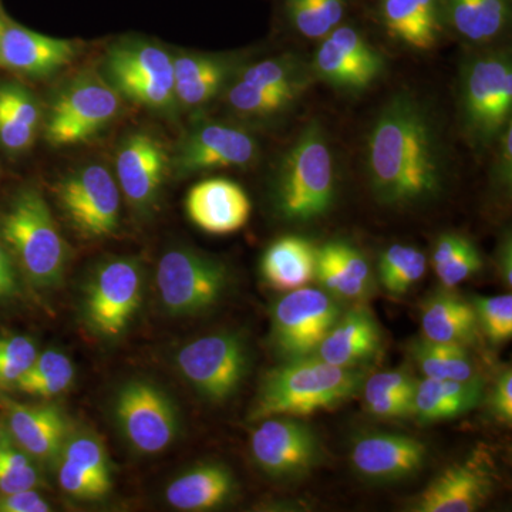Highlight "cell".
Instances as JSON below:
<instances>
[{
	"label": "cell",
	"instance_id": "1",
	"mask_svg": "<svg viewBox=\"0 0 512 512\" xmlns=\"http://www.w3.org/2000/svg\"><path fill=\"white\" fill-rule=\"evenodd\" d=\"M366 173L380 204L412 207L436 200L446 184V153L427 107L399 93L377 114L366 143Z\"/></svg>",
	"mask_w": 512,
	"mask_h": 512
},
{
	"label": "cell",
	"instance_id": "2",
	"mask_svg": "<svg viewBox=\"0 0 512 512\" xmlns=\"http://www.w3.org/2000/svg\"><path fill=\"white\" fill-rule=\"evenodd\" d=\"M366 373L359 367H340L316 356L286 360L265 376L251 420L302 417L335 409L362 392Z\"/></svg>",
	"mask_w": 512,
	"mask_h": 512
},
{
	"label": "cell",
	"instance_id": "3",
	"mask_svg": "<svg viewBox=\"0 0 512 512\" xmlns=\"http://www.w3.org/2000/svg\"><path fill=\"white\" fill-rule=\"evenodd\" d=\"M335 156L318 120L308 124L286 151L272 185L276 214L288 224H309L325 217L336 201Z\"/></svg>",
	"mask_w": 512,
	"mask_h": 512
},
{
	"label": "cell",
	"instance_id": "4",
	"mask_svg": "<svg viewBox=\"0 0 512 512\" xmlns=\"http://www.w3.org/2000/svg\"><path fill=\"white\" fill-rule=\"evenodd\" d=\"M2 237L33 285L50 288L62 281L66 244L39 191L29 188L16 195L3 215Z\"/></svg>",
	"mask_w": 512,
	"mask_h": 512
},
{
	"label": "cell",
	"instance_id": "5",
	"mask_svg": "<svg viewBox=\"0 0 512 512\" xmlns=\"http://www.w3.org/2000/svg\"><path fill=\"white\" fill-rule=\"evenodd\" d=\"M512 63L505 52L485 53L464 66L460 86L461 123L474 147L498 140L510 124Z\"/></svg>",
	"mask_w": 512,
	"mask_h": 512
},
{
	"label": "cell",
	"instance_id": "6",
	"mask_svg": "<svg viewBox=\"0 0 512 512\" xmlns=\"http://www.w3.org/2000/svg\"><path fill=\"white\" fill-rule=\"evenodd\" d=\"M121 96L106 80L82 73L60 90L47 113L45 138L56 147L84 143L116 119Z\"/></svg>",
	"mask_w": 512,
	"mask_h": 512
},
{
	"label": "cell",
	"instance_id": "7",
	"mask_svg": "<svg viewBox=\"0 0 512 512\" xmlns=\"http://www.w3.org/2000/svg\"><path fill=\"white\" fill-rule=\"evenodd\" d=\"M311 83L299 57L286 55L245 67L227 89L229 109L247 119L269 120L295 106Z\"/></svg>",
	"mask_w": 512,
	"mask_h": 512
},
{
	"label": "cell",
	"instance_id": "8",
	"mask_svg": "<svg viewBox=\"0 0 512 512\" xmlns=\"http://www.w3.org/2000/svg\"><path fill=\"white\" fill-rule=\"evenodd\" d=\"M156 281L165 311L173 316H194L221 301L231 276L227 265L212 256L174 248L158 261Z\"/></svg>",
	"mask_w": 512,
	"mask_h": 512
},
{
	"label": "cell",
	"instance_id": "9",
	"mask_svg": "<svg viewBox=\"0 0 512 512\" xmlns=\"http://www.w3.org/2000/svg\"><path fill=\"white\" fill-rule=\"evenodd\" d=\"M109 82L120 96L150 110H173V57L163 47L147 42H126L111 47L106 57Z\"/></svg>",
	"mask_w": 512,
	"mask_h": 512
},
{
	"label": "cell",
	"instance_id": "10",
	"mask_svg": "<svg viewBox=\"0 0 512 512\" xmlns=\"http://www.w3.org/2000/svg\"><path fill=\"white\" fill-rule=\"evenodd\" d=\"M177 366L201 396L222 402L244 382L249 370V349L235 333H211L185 345L178 352Z\"/></svg>",
	"mask_w": 512,
	"mask_h": 512
},
{
	"label": "cell",
	"instance_id": "11",
	"mask_svg": "<svg viewBox=\"0 0 512 512\" xmlns=\"http://www.w3.org/2000/svg\"><path fill=\"white\" fill-rule=\"evenodd\" d=\"M342 305L322 288L286 292L272 311V342L286 360L311 356L335 325Z\"/></svg>",
	"mask_w": 512,
	"mask_h": 512
},
{
	"label": "cell",
	"instance_id": "12",
	"mask_svg": "<svg viewBox=\"0 0 512 512\" xmlns=\"http://www.w3.org/2000/svg\"><path fill=\"white\" fill-rule=\"evenodd\" d=\"M114 416L124 439L141 454L167 450L180 434V416L174 403L146 380L124 384L114 402Z\"/></svg>",
	"mask_w": 512,
	"mask_h": 512
},
{
	"label": "cell",
	"instance_id": "13",
	"mask_svg": "<svg viewBox=\"0 0 512 512\" xmlns=\"http://www.w3.org/2000/svg\"><path fill=\"white\" fill-rule=\"evenodd\" d=\"M143 284V271L134 259H113L100 265L84 298L90 328L103 338H119L140 308Z\"/></svg>",
	"mask_w": 512,
	"mask_h": 512
},
{
	"label": "cell",
	"instance_id": "14",
	"mask_svg": "<svg viewBox=\"0 0 512 512\" xmlns=\"http://www.w3.org/2000/svg\"><path fill=\"white\" fill-rule=\"evenodd\" d=\"M57 200L83 237H109L119 228L121 191L103 165L87 164L63 178Z\"/></svg>",
	"mask_w": 512,
	"mask_h": 512
},
{
	"label": "cell",
	"instance_id": "15",
	"mask_svg": "<svg viewBox=\"0 0 512 512\" xmlns=\"http://www.w3.org/2000/svg\"><path fill=\"white\" fill-rule=\"evenodd\" d=\"M256 466L275 480H298L318 466L322 458L319 437L298 417L262 420L251 436Z\"/></svg>",
	"mask_w": 512,
	"mask_h": 512
},
{
	"label": "cell",
	"instance_id": "16",
	"mask_svg": "<svg viewBox=\"0 0 512 512\" xmlns=\"http://www.w3.org/2000/svg\"><path fill=\"white\" fill-rule=\"evenodd\" d=\"M258 157V140L245 128L205 121L185 134L171 165L175 173L185 177L221 168H247Z\"/></svg>",
	"mask_w": 512,
	"mask_h": 512
},
{
	"label": "cell",
	"instance_id": "17",
	"mask_svg": "<svg viewBox=\"0 0 512 512\" xmlns=\"http://www.w3.org/2000/svg\"><path fill=\"white\" fill-rule=\"evenodd\" d=\"M383 56L352 26H338L323 37L313 73L336 89L360 92L382 76Z\"/></svg>",
	"mask_w": 512,
	"mask_h": 512
},
{
	"label": "cell",
	"instance_id": "18",
	"mask_svg": "<svg viewBox=\"0 0 512 512\" xmlns=\"http://www.w3.org/2000/svg\"><path fill=\"white\" fill-rule=\"evenodd\" d=\"M429 450L407 434L370 433L355 440L350 461L360 477L373 483H396L416 476Z\"/></svg>",
	"mask_w": 512,
	"mask_h": 512
},
{
	"label": "cell",
	"instance_id": "19",
	"mask_svg": "<svg viewBox=\"0 0 512 512\" xmlns=\"http://www.w3.org/2000/svg\"><path fill=\"white\" fill-rule=\"evenodd\" d=\"M171 158L158 138L148 133H134L121 143L116 157L120 191L138 210L157 200Z\"/></svg>",
	"mask_w": 512,
	"mask_h": 512
},
{
	"label": "cell",
	"instance_id": "20",
	"mask_svg": "<svg viewBox=\"0 0 512 512\" xmlns=\"http://www.w3.org/2000/svg\"><path fill=\"white\" fill-rule=\"evenodd\" d=\"M494 478L483 463L451 464L430 481L416 498L414 512H473L493 494Z\"/></svg>",
	"mask_w": 512,
	"mask_h": 512
},
{
	"label": "cell",
	"instance_id": "21",
	"mask_svg": "<svg viewBox=\"0 0 512 512\" xmlns=\"http://www.w3.org/2000/svg\"><path fill=\"white\" fill-rule=\"evenodd\" d=\"M185 211L192 224L212 235L234 234L251 217L247 191L228 178H208L195 184L185 198Z\"/></svg>",
	"mask_w": 512,
	"mask_h": 512
},
{
	"label": "cell",
	"instance_id": "22",
	"mask_svg": "<svg viewBox=\"0 0 512 512\" xmlns=\"http://www.w3.org/2000/svg\"><path fill=\"white\" fill-rule=\"evenodd\" d=\"M382 350V332L373 313L353 306L340 313L313 356L340 367H360L375 360Z\"/></svg>",
	"mask_w": 512,
	"mask_h": 512
},
{
	"label": "cell",
	"instance_id": "23",
	"mask_svg": "<svg viewBox=\"0 0 512 512\" xmlns=\"http://www.w3.org/2000/svg\"><path fill=\"white\" fill-rule=\"evenodd\" d=\"M76 50L70 40L10 25L0 37V64L26 76L46 77L72 62Z\"/></svg>",
	"mask_w": 512,
	"mask_h": 512
},
{
	"label": "cell",
	"instance_id": "24",
	"mask_svg": "<svg viewBox=\"0 0 512 512\" xmlns=\"http://www.w3.org/2000/svg\"><path fill=\"white\" fill-rule=\"evenodd\" d=\"M380 19L393 40L429 52L443 35L444 0H380Z\"/></svg>",
	"mask_w": 512,
	"mask_h": 512
},
{
	"label": "cell",
	"instance_id": "25",
	"mask_svg": "<svg viewBox=\"0 0 512 512\" xmlns=\"http://www.w3.org/2000/svg\"><path fill=\"white\" fill-rule=\"evenodd\" d=\"M315 279L339 301H362L373 285L365 255L345 241H330L316 248Z\"/></svg>",
	"mask_w": 512,
	"mask_h": 512
},
{
	"label": "cell",
	"instance_id": "26",
	"mask_svg": "<svg viewBox=\"0 0 512 512\" xmlns=\"http://www.w3.org/2000/svg\"><path fill=\"white\" fill-rule=\"evenodd\" d=\"M420 322L423 338L430 342L467 348L480 338L473 303L461 298L453 289L443 288L423 301Z\"/></svg>",
	"mask_w": 512,
	"mask_h": 512
},
{
	"label": "cell",
	"instance_id": "27",
	"mask_svg": "<svg viewBox=\"0 0 512 512\" xmlns=\"http://www.w3.org/2000/svg\"><path fill=\"white\" fill-rule=\"evenodd\" d=\"M10 433L30 457L53 460L66 444V419L59 409L50 406H23L8 402Z\"/></svg>",
	"mask_w": 512,
	"mask_h": 512
},
{
	"label": "cell",
	"instance_id": "28",
	"mask_svg": "<svg viewBox=\"0 0 512 512\" xmlns=\"http://www.w3.org/2000/svg\"><path fill=\"white\" fill-rule=\"evenodd\" d=\"M237 491L234 474L220 463H204L185 471L165 490L168 504L180 511H211L222 507Z\"/></svg>",
	"mask_w": 512,
	"mask_h": 512
},
{
	"label": "cell",
	"instance_id": "29",
	"mask_svg": "<svg viewBox=\"0 0 512 512\" xmlns=\"http://www.w3.org/2000/svg\"><path fill=\"white\" fill-rule=\"evenodd\" d=\"M484 396V380L480 377L466 382L424 377L417 382L413 416L421 424L456 419L476 409Z\"/></svg>",
	"mask_w": 512,
	"mask_h": 512
},
{
	"label": "cell",
	"instance_id": "30",
	"mask_svg": "<svg viewBox=\"0 0 512 512\" xmlns=\"http://www.w3.org/2000/svg\"><path fill=\"white\" fill-rule=\"evenodd\" d=\"M316 272V247L306 238L286 235L272 242L261 259L266 284L291 292L311 284Z\"/></svg>",
	"mask_w": 512,
	"mask_h": 512
},
{
	"label": "cell",
	"instance_id": "31",
	"mask_svg": "<svg viewBox=\"0 0 512 512\" xmlns=\"http://www.w3.org/2000/svg\"><path fill=\"white\" fill-rule=\"evenodd\" d=\"M173 64L175 99L185 109H200L214 100L232 70L227 59L190 53L173 57Z\"/></svg>",
	"mask_w": 512,
	"mask_h": 512
},
{
	"label": "cell",
	"instance_id": "32",
	"mask_svg": "<svg viewBox=\"0 0 512 512\" xmlns=\"http://www.w3.org/2000/svg\"><path fill=\"white\" fill-rule=\"evenodd\" d=\"M444 15L458 35L471 43H487L504 32L508 0H444Z\"/></svg>",
	"mask_w": 512,
	"mask_h": 512
},
{
	"label": "cell",
	"instance_id": "33",
	"mask_svg": "<svg viewBox=\"0 0 512 512\" xmlns=\"http://www.w3.org/2000/svg\"><path fill=\"white\" fill-rule=\"evenodd\" d=\"M417 382L403 370H389L366 377L362 392L367 412L380 420L413 416Z\"/></svg>",
	"mask_w": 512,
	"mask_h": 512
},
{
	"label": "cell",
	"instance_id": "34",
	"mask_svg": "<svg viewBox=\"0 0 512 512\" xmlns=\"http://www.w3.org/2000/svg\"><path fill=\"white\" fill-rule=\"evenodd\" d=\"M412 356L424 377L466 382L480 377L467 348L447 343H434L421 338L412 346Z\"/></svg>",
	"mask_w": 512,
	"mask_h": 512
},
{
	"label": "cell",
	"instance_id": "35",
	"mask_svg": "<svg viewBox=\"0 0 512 512\" xmlns=\"http://www.w3.org/2000/svg\"><path fill=\"white\" fill-rule=\"evenodd\" d=\"M426 271V255L412 245L394 244L380 256V284L392 296H402L409 292Z\"/></svg>",
	"mask_w": 512,
	"mask_h": 512
},
{
	"label": "cell",
	"instance_id": "36",
	"mask_svg": "<svg viewBox=\"0 0 512 512\" xmlns=\"http://www.w3.org/2000/svg\"><path fill=\"white\" fill-rule=\"evenodd\" d=\"M73 380L72 360L62 352L47 350L36 357L35 363L19 380L16 387L29 396L49 399L66 392L72 386Z\"/></svg>",
	"mask_w": 512,
	"mask_h": 512
},
{
	"label": "cell",
	"instance_id": "37",
	"mask_svg": "<svg viewBox=\"0 0 512 512\" xmlns=\"http://www.w3.org/2000/svg\"><path fill=\"white\" fill-rule=\"evenodd\" d=\"M293 28L308 39H323L345 18L346 0H288Z\"/></svg>",
	"mask_w": 512,
	"mask_h": 512
},
{
	"label": "cell",
	"instance_id": "38",
	"mask_svg": "<svg viewBox=\"0 0 512 512\" xmlns=\"http://www.w3.org/2000/svg\"><path fill=\"white\" fill-rule=\"evenodd\" d=\"M476 311L480 335L493 346L504 345L512 336V296H474L471 299Z\"/></svg>",
	"mask_w": 512,
	"mask_h": 512
},
{
	"label": "cell",
	"instance_id": "39",
	"mask_svg": "<svg viewBox=\"0 0 512 512\" xmlns=\"http://www.w3.org/2000/svg\"><path fill=\"white\" fill-rule=\"evenodd\" d=\"M37 483L39 474L30 463L29 454L0 439V494L35 490Z\"/></svg>",
	"mask_w": 512,
	"mask_h": 512
},
{
	"label": "cell",
	"instance_id": "40",
	"mask_svg": "<svg viewBox=\"0 0 512 512\" xmlns=\"http://www.w3.org/2000/svg\"><path fill=\"white\" fill-rule=\"evenodd\" d=\"M39 356L35 342L28 336L0 339V389L16 386Z\"/></svg>",
	"mask_w": 512,
	"mask_h": 512
},
{
	"label": "cell",
	"instance_id": "41",
	"mask_svg": "<svg viewBox=\"0 0 512 512\" xmlns=\"http://www.w3.org/2000/svg\"><path fill=\"white\" fill-rule=\"evenodd\" d=\"M62 460L69 461L84 473L96 478L100 483L111 487L109 460L103 444L94 437L79 436L66 441L63 447Z\"/></svg>",
	"mask_w": 512,
	"mask_h": 512
},
{
	"label": "cell",
	"instance_id": "42",
	"mask_svg": "<svg viewBox=\"0 0 512 512\" xmlns=\"http://www.w3.org/2000/svg\"><path fill=\"white\" fill-rule=\"evenodd\" d=\"M483 269V258L476 245L468 238L453 255L437 268L436 275L444 289H454Z\"/></svg>",
	"mask_w": 512,
	"mask_h": 512
},
{
	"label": "cell",
	"instance_id": "43",
	"mask_svg": "<svg viewBox=\"0 0 512 512\" xmlns=\"http://www.w3.org/2000/svg\"><path fill=\"white\" fill-rule=\"evenodd\" d=\"M0 107L32 130L39 128L42 121L39 104L32 93L18 84H0Z\"/></svg>",
	"mask_w": 512,
	"mask_h": 512
},
{
	"label": "cell",
	"instance_id": "44",
	"mask_svg": "<svg viewBox=\"0 0 512 512\" xmlns=\"http://www.w3.org/2000/svg\"><path fill=\"white\" fill-rule=\"evenodd\" d=\"M59 483L67 494L82 500H99L109 494L111 488L66 460L60 463Z\"/></svg>",
	"mask_w": 512,
	"mask_h": 512
},
{
	"label": "cell",
	"instance_id": "45",
	"mask_svg": "<svg viewBox=\"0 0 512 512\" xmlns=\"http://www.w3.org/2000/svg\"><path fill=\"white\" fill-rule=\"evenodd\" d=\"M35 134V130L0 107V144L6 150L13 151V153L28 150L35 141Z\"/></svg>",
	"mask_w": 512,
	"mask_h": 512
},
{
	"label": "cell",
	"instance_id": "46",
	"mask_svg": "<svg viewBox=\"0 0 512 512\" xmlns=\"http://www.w3.org/2000/svg\"><path fill=\"white\" fill-rule=\"evenodd\" d=\"M490 409L493 416L501 423L511 424L512 421V372L510 367L500 376L490 396Z\"/></svg>",
	"mask_w": 512,
	"mask_h": 512
},
{
	"label": "cell",
	"instance_id": "47",
	"mask_svg": "<svg viewBox=\"0 0 512 512\" xmlns=\"http://www.w3.org/2000/svg\"><path fill=\"white\" fill-rule=\"evenodd\" d=\"M50 505L35 490L19 491V493L2 494L0 512H47Z\"/></svg>",
	"mask_w": 512,
	"mask_h": 512
},
{
	"label": "cell",
	"instance_id": "48",
	"mask_svg": "<svg viewBox=\"0 0 512 512\" xmlns=\"http://www.w3.org/2000/svg\"><path fill=\"white\" fill-rule=\"evenodd\" d=\"M498 140H500V144H498L497 163H495V180H497V183L507 187V185L511 184L512 170L511 124H508V126L504 128Z\"/></svg>",
	"mask_w": 512,
	"mask_h": 512
},
{
	"label": "cell",
	"instance_id": "49",
	"mask_svg": "<svg viewBox=\"0 0 512 512\" xmlns=\"http://www.w3.org/2000/svg\"><path fill=\"white\" fill-rule=\"evenodd\" d=\"M18 291V276L12 255L5 242L0 241V299L9 298Z\"/></svg>",
	"mask_w": 512,
	"mask_h": 512
},
{
	"label": "cell",
	"instance_id": "50",
	"mask_svg": "<svg viewBox=\"0 0 512 512\" xmlns=\"http://www.w3.org/2000/svg\"><path fill=\"white\" fill-rule=\"evenodd\" d=\"M498 274L508 291L512 288V241L510 232H505L497 249Z\"/></svg>",
	"mask_w": 512,
	"mask_h": 512
},
{
	"label": "cell",
	"instance_id": "51",
	"mask_svg": "<svg viewBox=\"0 0 512 512\" xmlns=\"http://www.w3.org/2000/svg\"><path fill=\"white\" fill-rule=\"evenodd\" d=\"M5 23H3L2 16H0V37H2L3 30H5Z\"/></svg>",
	"mask_w": 512,
	"mask_h": 512
},
{
	"label": "cell",
	"instance_id": "52",
	"mask_svg": "<svg viewBox=\"0 0 512 512\" xmlns=\"http://www.w3.org/2000/svg\"><path fill=\"white\" fill-rule=\"evenodd\" d=\"M0 439H2V437H0Z\"/></svg>",
	"mask_w": 512,
	"mask_h": 512
}]
</instances>
